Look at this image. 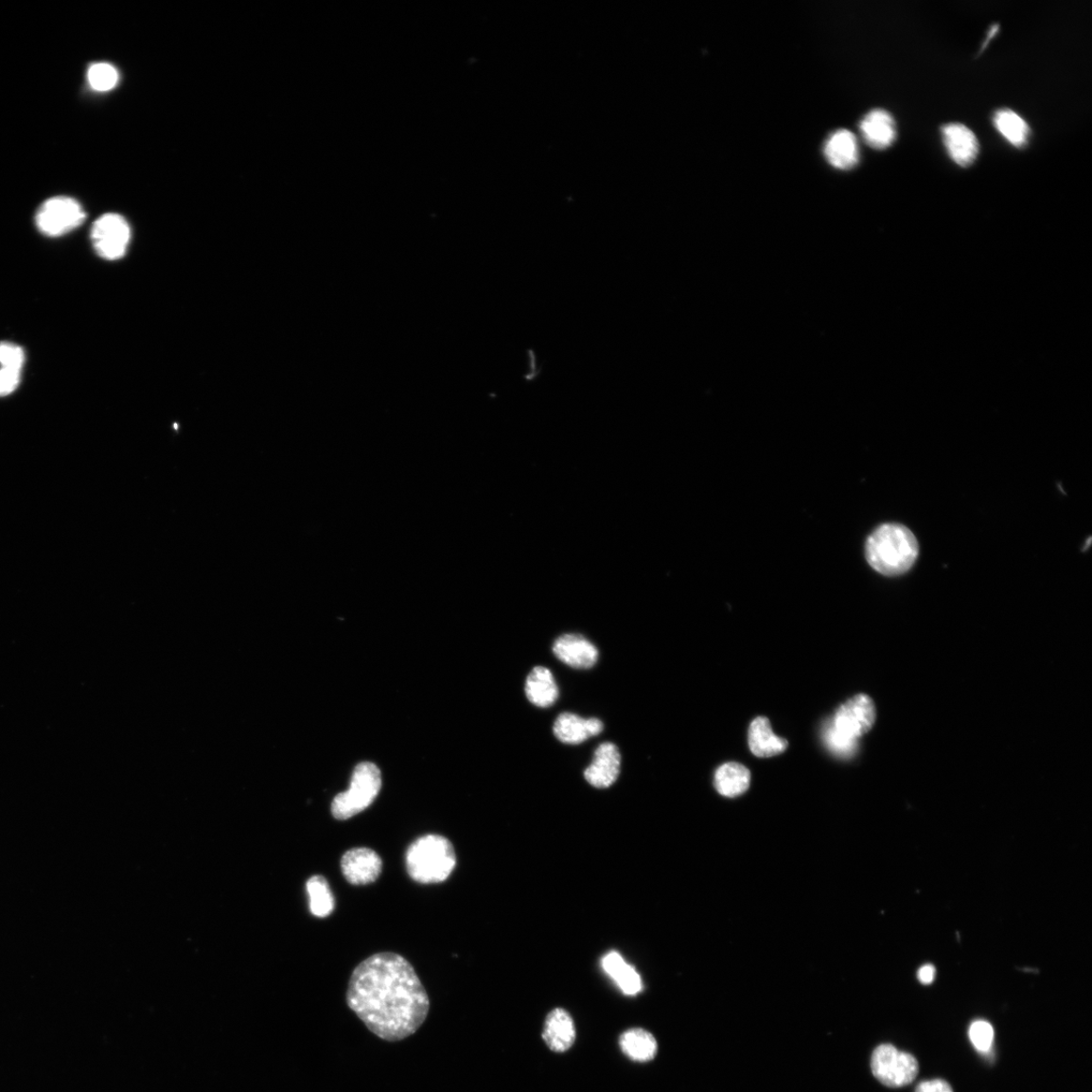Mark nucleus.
Segmentation results:
<instances>
[{"instance_id":"1","label":"nucleus","mask_w":1092,"mask_h":1092,"mask_svg":"<svg viewBox=\"0 0 1092 1092\" xmlns=\"http://www.w3.org/2000/svg\"><path fill=\"white\" fill-rule=\"evenodd\" d=\"M346 1002L368 1030L391 1043L414 1035L431 1010L415 969L391 952L375 954L354 969Z\"/></svg>"},{"instance_id":"2","label":"nucleus","mask_w":1092,"mask_h":1092,"mask_svg":"<svg viewBox=\"0 0 1092 1092\" xmlns=\"http://www.w3.org/2000/svg\"><path fill=\"white\" fill-rule=\"evenodd\" d=\"M918 555V540L904 525L883 524L866 542L869 565L889 577L907 572L916 563Z\"/></svg>"},{"instance_id":"3","label":"nucleus","mask_w":1092,"mask_h":1092,"mask_svg":"<svg viewBox=\"0 0 1092 1092\" xmlns=\"http://www.w3.org/2000/svg\"><path fill=\"white\" fill-rule=\"evenodd\" d=\"M456 854L450 840L439 835H426L413 842L406 853L409 876L421 884L441 883L450 876Z\"/></svg>"},{"instance_id":"4","label":"nucleus","mask_w":1092,"mask_h":1092,"mask_svg":"<svg viewBox=\"0 0 1092 1092\" xmlns=\"http://www.w3.org/2000/svg\"><path fill=\"white\" fill-rule=\"evenodd\" d=\"M381 788V777L373 763H361L354 770L350 788L339 793L331 805V813L338 820H346L362 813L376 801Z\"/></svg>"},{"instance_id":"5","label":"nucleus","mask_w":1092,"mask_h":1092,"mask_svg":"<svg viewBox=\"0 0 1092 1092\" xmlns=\"http://www.w3.org/2000/svg\"><path fill=\"white\" fill-rule=\"evenodd\" d=\"M919 1062L909 1053L899 1051L890 1044L876 1048L871 1058V1069L884 1085L892 1088L904 1087L917 1079Z\"/></svg>"},{"instance_id":"6","label":"nucleus","mask_w":1092,"mask_h":1092,"mask_svg":"<svg viewBox=\"0 0 1092 1092\" xmlns=\"http://www.w3.org/2000/svg\"><path fill=\"white\" fill-rule=\"evenodd\" d=\"M85 218V212L78 201L68 197H55L40 206L36 214V225L44 235L59 238L79 227Z\"/></svg>"},{"instance_id":"7","label":"nucleus","mask_w":1092,"mask_h":1092,"mask_svg":"<svg viewBox=\"0 0 1092 1092\" xmlns=\"http://www.w3.org/2000/svg\"><path fill=\"white\" fill-rule=\"evenodd\" d=\"M875 719L873 700L868 696L859 695L840 706L828 725L843 739L858 743L860 737L873 728Z\"/></svg>"},{"instance_id":"8","label":"nucleus","mask_w":1092,"mask_h":1092,"mask_svg":"<svg viewBox=\"0 0 1092 1092\" xmlns=\"http://www.w3.org/2000/svg\"><path fill=\"white\" fill-rule=\"evenodd\" d=\"M91 238L97 254L101 258L120 259L127 253L131 240V228L124 217L109 213L96 220Z\"/></svg>"},{"instance_id":"9","label":"nucleus","mask_w":1092,"mask_h":1092,"mask_svg":"<svg viewBox=\"0 0 1092 1092\" xmlns=\"http://www.w3.org/2000/svg\"><path fill=\"white\" fill-rule=\"evenodd\" d=\"M381 870V858L372 849L354 848L343 855V874L348 883L356 887L376 882Z\"/></svg>"},{"instance_id":"10","label":"nucleus","mask_w":1092,"mask_h":1092,"mask_svg":"<svg viewBox=\"0 0 1092 1092\" xmlns=\"http://www.w3.org/2000/svg\"><path fill=\"white\" fill-rule=\"evenodd\" d=\"M555 656L567 666L577 670L593 668L599 659L597 647L581 634L568 633L555 640Z\"/></svg>"},{"instance_id":"11","label":"nucleus","mask_w":1092,"mask_h":1092,"mask_svg":"<svg viewBox=\"0 0 1092 1092\" xmlns=\"http://www.w3.org/2000/svg\"><path fill=\"white\" fill-rule=\"evenodd\" d=\"M622 755L612 743H603L595 750L591 765L584 776L590 785L599 789L613 785L621 774Z\"/></svg>"},{"instance_id":"12","label":"nucleus","mask_w":1092,"mask_h":1092,"mask_svg":"<svg viewBox=\"0 0 1092 1092\" xmlns=\"http://www.w3.org/2000/svg\"><path fill=\"white\" fill-rule=\"evenodd\" d=\"M944 146L956 165L968 167L979 153V142L974 132L962 124L952 123L942 128Z\"/></svg>"},{"instance_id":"13","label":"nucleus","mask_w":1092,"mask_h":1092,"mask_svg":"<svg viewBox=\"0 0 1092 1092\" xmlns=\"http://www.w3.org/2000/svg\"><path fill=\"white\" fill-rule=\"evenodd\" d=\"M604 730L598 718H583L577 714H560L554 725V733L559 742L567 745H580Z\"/></svg>"},{"instance_id":"14","label":"nucleus","mask_w":1092,"mask_h":1092,"mask_svg":"<svg viewBox=\"0 0 1092 1092\" xmlns=\"http://www.w3.org/2000/svg\"><path fill=\"white\" fill-rule=\"evenodd\" d=\"M865 142L872 149L884 150L896 140V125L892 115L884 110L868 113L860 124Z\"/></svg>"},{"instance_id":"15","label":"nucleus","mask_w":1092,"mask_h":1092,"mask_svg":"<svg viewBox=\"0 0 1092 1092\" xmlns=\"http://www.w3.org/2000/svg\"><path fill=\"white\" fill-rule=\"evenodd\" d=\"M824 155L829 164L840 170H849L858 165L857 138L848 130H838L826 140Z\"/></svg>"},{"instance_id":"16","label":"nucleus","mask_w":1092,"mask_h":1092,"mask_svg":"<svg viewBox=\"0 0 1092 1092\" xmlns=\"http://www.w3.org/2000/svg\"><path fill=\"white\" fill-rule=\"evenodd\" d=\"M542 1038L554 1052H566L575 1040V1028L571 1014L555 1009L546 1017Z\"/></svg>"},{"instance_id":"17","label":"nucleus","mask_w":1092,"mask_h":1092,"mask_svg":"<svg viewBox=\"0 0 1092 1092\" xmlns=\"http://www.w3.org/2000/svg\"><path fill=\"white\" fill-rule=\"evenodd\" d=\"M749 746L755 756L771 758L784 752L788 742L774 734L768 718L758 717L750 723Z\"/></svg>"},{"instance_id":"18","label":"nucleus","mask_w":1092,"mask_h":1092,"mask_svg":"<svg viewBox=\"0 0 1092 1092\" xmlns=\"http://www.w3.org/2000/svg\"><path fill=\"white\" fill-rule=\"evenodd\" d=\"M525 693L528 700L540 708L554 705L558 698V687L553 673L545 667H536L526 678Z\"/></svg>"},{"instance_id":"19","label":"nucleus","mask_w":1092,"mask_h":1092,"mask_svg":"<svg viewBox=\"0 0 1092 1092\" xmlns=\"http://www.w3.org/2000/svg\"><path fill=\"white\" fill-rule=\"evenodd\" d=\"M750 785V772L742 764L731 762L719 766L715 773L714 786L717 792L730 799L748 791Z\"/></svg>"},{"instance_id":"20","label":"nucleus","mask_w":1092,"mask_h":1092,"mask_svg":"<svg viewBox=\"0 0 1092 1092\" xmlns=\"http://www.w3.org/2000/svg\"><path fill=\"white\" fill-rule=\"evenodd\" d=\"M619 1045L628 1058L638 1062L651 1061L658 1052L657 1040L651 1032L643 1029H631L624 1032Z\"/></svg>"},{"instance_id":"21","label":"nucleus","mask_w":1092,"mask_h":1092,"mask_svg":"<svg viewBox=\"0 0 1092 1092\" xmlns=\"http://www.w3.org/2000/svg\"><path fill=\"white\" fill-rule=\"evenodd\" d=\"M995 126L1000 134L1016 149L1026 146L1030 138V127L1021 115L1012 110H999L995 114Z\"/></svg>"},{"instance_id":"22","label":"nucleus","mask_w":1092,"mask_h":1092,"mask_svg":"<svg viewBox=\"0 0 1092 1092\" xmlns=\"http://www.w3.org/2000/svg\"><path fill=\"white\" fill-rule=\"evenodd\" d=\"M309 910L313 916L324 919L330 916L335 907V900L326 878L316 875L307 881Z\"/></svg>"},{"instance_id":"23","label":"nucleus","mask_w":1092,"mask_h":1092,"mask_svg":"<svg viewBox=\"0 0 1092 1092\" xmlns=\"http://www.w3.org/2000/svg\"><path fill=\"white\" fill-rule=\"evenodd\" d=\"M87 80L94 91L105 93L112 91L119 82V73L108 63H96L88 69Z\"/></svg>"},{"instance_id":"24","label":"nucleus","mask_w":1092,"mask_h":1092,"mask_svg":"<svg viewBox=\"0 0 1092 1092\" xmlns=\"http://www.w3.org/2000/svg\"><path fill=\"white\" fill-rule=\"evenodd\" d=\"M611 978L626 995H637L643 990V981L640 974L636 968L627 963L619 969Z\"/></svg>"},{"instance_id":"25","label":"nucleus","mask_w":1092,"mask_h":1092,"mask_svg":"<svg viewBox=\"0 0 1092 1092\" xmlns=\"http://www.w3.org/2000/svg\"><path fill=\"white\" fill-rule=\"evenodd\" d=\"M969 1037L973 1046L976 1047L978 1051L988 1052L994 1043L995 1030L990 1023L977 1021L970 1027Z\"/></svg>"},{"instance_id":"26","label":"nucleus","mask_w":1092,"mask_h":1092,"mask_svg":"<svg viewBox=\"0 0 1092 1092\" xmlns=\"http://www.w3.org/2000/svg\"><path fill=\"white\" fill-rule=\"evenodd\" d=\"M823 739L826 747H828L834 754L842 758L852 757L858 749V743L843 739V737L837 734L829 725H826L824 728Z\"/></svg>"},{"instance_id":"27","label":"nucleus","mask_w":1092,"mask_h":1092,"mask_svg":"<svg viewBox=\"0 0 1092 1092\" xmlns=\"http://www.w3.org/2000/svg\"><path fill=\"white\" fill-rule=\"evenodd\" d=\"M26 361L24 349L11 343H0V365L23 371Z\"/></svg>"},{"instance_id":"28","label":"nucleus","mask_w":1092,"mask_h":1092,"mask_svg":"<svg viewBox=\"0 0 1092 1092\" xmlns=\"http://www.w3.org/2000/svg\"><path fill=\"white\" fill-rule=\"evenodd\" d=\"M21 379L22 371L9 367L0 368V396H7L16 391Z\"/></svg>"},{"instance_id":"29","label":"nucleus","mask_w":1092,"mask_h":1092,"mask_svg":"<svg viewBox=\"0 0 1092 1092\" xmlns=\"http://www.w3.org/2000/svg\"><path fill=\"white\" fill-rule=\"evenodd\" d=\"M625 963L626 962H625L624 957L615 951L609 952L608 954L605 955L604 958L602 959V967L604 969V971L608 973V976H609L610 978H612L614 976V974L619 969H621Z\"/></svg>"},{"instance_id":"30","label":"nucleus","mask_w":1092,"mask_h":1092,"mask_svg":"<svg viewBox=\"0 0 1092 1092\" xmlns=\"http://www.w3.org/2000/svg\"><path fill=\"white\" fill-rule=\"evenodd\" d=\"M916 1092H954L950 1084L946 1082L936 1080L922 1083Z\"/></svg>"},{"instance_id":"31","label":"nucleus","mask_w":1092,"mask_h":1092,"mask_svg":"<svg viewBox=\"0 0 1092 1092\" xmlns=\"http://www.w3.org/2000/svg\"><path fill=\"white\" fill-rule=\"evenodd\" d=\"M936 978V968L931 964L924 965L918 972V978L924 985L932 984Z\"/></svg>"},{"instance_id":"32","label":"nucleus","mask_w":1092,"mask_h":1092,"mask_svg":"<svg viewBox=\"0 0 1092 1092\" xmlns=\"http://www.w3.org/2000/svg\"><path fill=\"white\" fill-rule=\"evenodd\" d=\"M998 28H999V26H998V25H995V26H994L991 28V31H990V33H988V39L986 40V42H985V44H984V45H983V47H982V49H983V50L985 49L986 45H988V43H990V42H991V40H992V39H993V38H994V37H995V36L997 34V32H998Z\"/></svg>"}]
</instances>
